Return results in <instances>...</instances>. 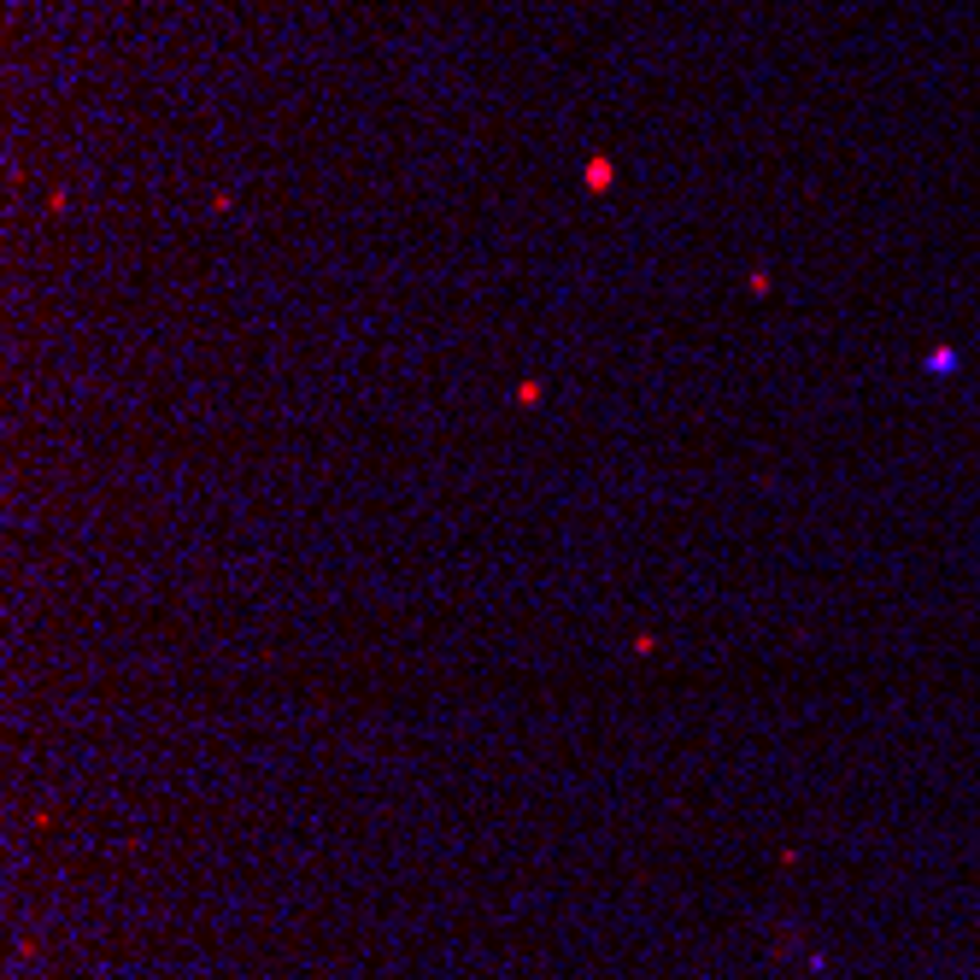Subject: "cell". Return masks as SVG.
Masks as SVG:
<instances>
[{
  "instance_id": "1",
  "label": "cell",
  "mask_w": 980,
  "mask_h": 980,
  "mask_svg": "<svg viewBox=\"0 0 980 980\" xmlns=\"http://www.w3.org/2000/svg\"><path fill=\"white\" fill-rule=\"evenodd\" d=\"M587 182H594V189H610V165H605V159H594V165H587Z\"/></svg>"
}]
</instances>
